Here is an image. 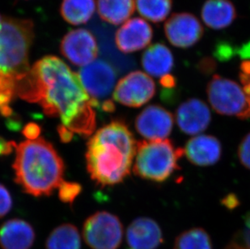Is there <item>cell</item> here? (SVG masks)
I'll use <instances>...</instances> for the list:
<instances>
[{"label": "cell", "instance_id": "obj_4", "mask_svg": "<svg viewBox=\"0 0 250 249\" xmlns=\"http://www.w3.org/2000/svg\"><path fill=\"white\" fill-rule=\"evenodd\" d=\"M35 37L31 20L3 17L0 31V74L15 77L29 71V51Z\"/></svg>", "mask_w": 250, "mask_h": 249}, {"label": "cell", "instance_id": "obj_16", "mask_svg": "<svg viewBox=\"0 0 250 249\" xmlns=\"http://www.w3.org/2000/svg\"><path fill=\"white\" fill-rule=\"evenodd\" d=\"M184 155L193 165L200 167L210 166L220 160L222 145L215 137L207 134L197 135L187 142Z\"/></svg>", "mask_w": 250, "mask_h": 249}, {"label": "cell", "instance_id": "obj_3", "mask_svg": "<svg viewBox=\"0 0 250 249\" xmlns=\"http://www.w3.org/2000/svg\"><path fill=\"white\" fill-rule=\"evenodd\" d=\"M15 181L33 197L50 196L63 181V161L52 144L39 138L17 145Z\"/></svg>", "mask_w": 250, "mask_h": 249}, {"label": "cell", "instance_id": "obj_31", "mask_svg": "<svg viewBox=\"0 0 250 249\" xmlns=\"http://www.w3.org/2000/svg\"><path fill=\"white\" fill-rule=\"evenodd\" d=\"M41 131H42V129L38 124L30 123H28L24 127L22 133L28 140H36V139H39L38 137L40 135Z\"/></svg>", "mask_w": 250, "mask_h": 249}, {"label": "cell", "instance_id": "obj_26", "mask_svg": "<svg viewBox=\"0 0 250 249\" xmlns=\"http://www.w3.org/2000/svg\"><path fill=\"white\" fill-rule=\"evenodd\" d=\"M59 199L64 203L71 205L81 193L82 187L78 183L62 181L59 187Z\"/></svg>", "mask_w": 250, "mask_h": 249}, {"label": "cell", "instance_id": "obj_24", "mask_svg": "<svg viewBox=\"0 0 250 249\" xmlns=\"http://www.w3.org/2000/svg\"><path fill=\"white\" fill-rule=\"evenodd\" d=\"M172 0H136V7L142 17L153 23H161L172 10Z\"/></svg>", "mask_w": 250, "mask_h": 249}, {"label": "cell", "instance_id": "obj_20", "mask_svg": "<svg viewBox=\"0 0 250 249\" xmlns=\"http://www.w3.org/2000/svg\"><path fill=\"white\" fill-rule=\"evenodd\" d=\"M135 10V0H97V12L101 19L113 25L123 24Z\"/></svg>", "mask_w": 250, "mask_h": 249}, {"label": "cell", "instance_id": "obj_7", "mask_svg": "<svg viewBox=\"0 0 250 249\" xmlns=\"http://www.w3.org/2000/svg\"><path fill=\"white\" fill-rule=\"evenodd\" d=\"M83 237L92 249H118L123 239V226L118 216L98 211L85 220Z\"/></svg>", "mask_w": 250, "mask_h": 249}, {"label": "cell", "instance_id": "obj_27", "mask_svg": "<svg viewBox=\"0 0 250 249\" xmlns=\"http://www.w3.org/2000/svg\"><path fill=\"white\" fill-rule=\"evenodd\" d=\"M238 157L241 164L250 170V133L246 134L239 145Z\"/></svg>", "mask_w": 250, "mask_h": 249}, {"label": "cell", "instance_id": "obj_14", "mask_svg": "<svg viewBox=\"0 0 250 249\" xmlns=\"http://www.w3.org/2000/svg\"><path fill=\"white\" fill-rule=\"evenodd\" d=\"M176 121L179 129L185 134L197 135L208 129L211 114L208 104L199 99L187 100L177 108Z\"/></svg>", "mask_w": 250, "mask_h": 249}, {"label": "cell", "instance_id": "obj_29", "mask_svg": "<svg viewBox=\"0 0 250 249\" xmlns=\"http://www.w3.org/2000/svg\"><path fill=\"white\" fill-rule=\"evenodd\" d=\"M240 79L244 91L250 101V61H244L241 64Z\"/></svg>", "mask_w": 250, "mask_h": 249}, {"label": "cell", "instance_id": "obj_33", "mask_svg": "<svg viewBox=\"0 0 250 249\" xmlns=\"http://www.w3.org/2000/svg\"><path fill=\"white\" fill-rule=\"evenodd\" d=\"M58 132H59L60 139L63 143H69L73 138L74 134L69 129H66V127L62 125V124L58 127Z\"/></svg>", "mask_w": 250, "mask_h": 249}, {"label": "cell", "instance_id": "obj_15", "mask_svg": "<svg viewBox=\"0 0 250 249\" xmlns=\"http://www.w3.org/2000/svg\"><path fill=\"white\" fill-rule=\"evenodd\" d=\"M128 249H157L164 242L161 227L155 220L139 217L126 230Z\"/></svg>", "mask_w": 250, "mask_h": 249}, {"label": "cell", "instance_id": "obj_13", "mask_svg": "<svg viewBox=\"0 0 250 249\" xmlns=\"http://www.w3.org/2000/svg\"><path fill=\"white\" fill-rule=\"evenodd\" d=\"M153 31L151 25L141 18H133L118 28L115 43L123 54H130L146 48L151 43Z\"/></svg>", "mask_w": 250, "mask_h": 249}, {"label": "cell", "instance_id": "obj_8", "mask_svg": "<svg viewBox=\"0 0 250 249\" xmlns=\"http://www.w3.org/2000/svg\"><path fill=\"white\" fill-rule=\"evenodd\" d=\"M156 94V84L149 75L133 71L119 80L113 91L114 101L123 105L139 108L151 101Z\"/></svg>", "mask_w": 250, "mask_h": 249}, {"label": "cell", "instance_id": "obj_23", "mask_svg": "<svg viewBox=\"0 0 250 249\" xmlns=\"http://www.w3.org/2000/svg\"><path fill=\"white\" fill-rule=\"evenodd\" d=\"M173 249H213L212 241L203 228H191L176 238Z\"/></svg>", "mask_w": 250, "mask_h": 249}, {"label": "cell", "instance_id": "obj_28", "mask_svg": "<svg viewBox=\"0 0 250 249\" xmlns=\"http://www.w3.org/2000/svg\"><path fill=\"white\" fill-rule=\"evenodd\" d=\"M12 207V196L7 188L0 184V218L8 214Z\"/></svg>", "mask_w": 250, "mask_h": 249}, {"label": "cell", "instance_id": "obj_12", "mask_svg": "<svg viewBox=\"0 0 250 249\" xmlns=\"http://www.w3.org/2000/svg\"><path fill=\"white\" fill-rule=\"evenodd\" d=\"M167 40L177 48H189L195 45L203 35V25L194 15L176 13L165 24Z\"/></svg>", "mask_w": 250, "mask_h": 249}, {"label": "cell", "instance_id": "obj_1", "mask_svg": "<svg viewBox=\"0 0 250 249\" xmlns=\"http://www.w3.org/2000/svg\"><path fill=\"white\" fill-rule=\"evenodd\" d=\"M16 81L21 99L39 104L45 115L60 118L72 134L87 137L94 132L97 118L92 100L78 74L59 57H43Z\"/></svg>", "mask_w": 250, "mask_h": 249}, {"label": "cell", "instance_id": "obj_25", "mask_svg": "<svg viewBox=\"0 0 250 249\" xmlns=\"http://www.w3.org/2000/svg\"><path fill=\"white\" fill-rule=\"evenodd\" d=\"M13 75L0 74V114L5 118L12 115L10 104L17 97V81Z\"/></svg>", "mask_w": 250, "mask_h": 249}, {"label": "cell", "instance_id": "obj_37", "mask_svg": "<svg viewBox=\"0 0 250 249\" xmlns=\"http://www.w3.org/2000/svg\"><path fill=\"white\" fill-rule=\"evenodd\" d=\"M204 65L202 66V70H204V71H212L213 68H214V62L212 60H210V59H207V60H203V62Z\"/></svg>", "mask_w": 250, "mask_h": 249}, {"label": "cell", "instance_id": "obj_18", "mask_svg": "<svg viewBox=\"0 0 250 249\" xmlns=\"http://www.w3.org/2000/svg\"><path fill=\"white\" fill-rule=\"evenodd\" d=\"M172 52L162 43H156L146 49L142 56V66L146 73L156 78L169 75L173 68Z\"/></svg>", "mask_w": 250, "mask_h": 249}, {"label": "cell", "instance_id": "obj_36", "mask_svg": "<svg viewBox=\"0 0 250 249\" xmlns=\"http://www.w3.org/2000/svg\"><path fill=\"white\" fill-rule=\"evenodd\" d=\"M224 249H250V246L247 244H243L238 241H231Z\"/></svg>", "mask_w": 250, "mask_h": 249}, {"label": "cell", "instance_id": "obj_22", "mask_svg": "<svg viewBox=\"0 0 250 249\" xmlns=\"http://www.w3.org/2000/svg\"><path fill=\"white\" fill-rule=\"evenodd\" d=\"M45 249H81V237L78 228L71 224L57 227L48 236Z\"/></svg>", "mask_w": 250, "mask_h": 249}, {"label": "cell", "instance_id": "obj_19", "mask_svg": "<svg viewBox=\"0 0 250 249\" xmlns=\"http://www.w3.org/2000/svg\"><path fill=\"white\" fill-rule=\"evenodd\" d=\"M202 19L212 29H223L236 18V8L230 0H207L202 7Z\"/></svg>", "mask_w": 250, "mask_h": 249}, {"label": "cell", "instance_id": "obj_34", "mask_svg": "<svg viewBox=\"0 0 250 249\" xmlns=\"http://www.w3.org/2000/svg\"><path fill=\"white\" fill-rule=\"evenodd\" d=\"M160 83L162 85V87L172 88V87H174L176 86L177 80H176L173 75L169 74V75H165L164 77L161 78Z\"/></svg>", "mask_w": 250, "mask_h": 249}, {"label": "cell", "instance_id": "obj_17", "mask_svg": "<svg viewBox=\"0 0 250 249\" xmlns=\"http://www.w3.org/2000/svg\"><path fill=\"white\" fill-rule=\"evenodd\" d=\"M36 234L28 222L12 219L0 227V247L2 249H30Z\"/></svg>", "mask_w": 250, "mask_h": 249}, {"label": "cell", "instance_id": "obj_30", "mask_svg": "<svg viewBox=\"0 0 250 249\" xmlns=\"http://www.w3.org/2000/svg\"><path fill=\"white\" fill-rule=\"evenodd\" d=\"M233 49L227 43H220L216 48L215 56L220 61H228L233 56Z\"/></svg>", "mask_w": 250, "mask_h": 249}, {"label": "cell", "instance_id": "obj_21", "mask_svg": "<svg viewBox=\"0 0 250 249\" xmlns=\"http://www.w3.org/2000/svg\"><path fill=\"white\" fill-rule=\"evenodd\" d=\"M95 0H62L60 13L65 21L72 25L86 24L94 14Z\"/></svg>", "mask_w": 250, "mask_h": 249}, {"label": "cell", "instance_id": "obj_32", "mask_svg": "<svg viewBox=\"0 0 250 249\" xmlns=\"http://www.w3.org/2000/svg\"><path fill=\"white\" fill-rule=\"evenodd\" d=\"M16 147L17 144L15 142L7 141L2 137H0V156L10 155Z\"/></svg>", "mask_w": 250, "mask_h": 249}, {"label": "cell", "instance_id": "obj_35", "mask_svg": "<svg viewBox=\"0 0 250 249\" xmlns=\"http://www.w3.org/2000/svg\"><path fill=\"white\" fill-rule=\"evenodd\" d=\"M241 59H245L246 61H250V40L245 43L237 51Z\"/></svg>", "mask_w": 250, "mask_h": 249}, {"label": "cell", "instance_id": "obj_5", "mask_svg": "<svg viewBox=\"0 0 250 249\" xmlns=\"http://www.w3.org/2000/svg\"><path fill=\"white\" fill-rule=\"evenodd\" d=\"M184 155V149L176 148L168 139L140 141L133 171L136 176L154 182H164L178 167V160Z\"/></svg>", "mask_w": 250, "mask_h": 249}, {"label": "cell", "instance_id": "obj_6", "mask_svg": "<svg viewBox=\"0 0 250 249\" xmlns=\"http://www.w3.org/2000/svg\"><path fill=\"white\" fill-rule=\"evenodd\" d=\"M207 92L210 105L218 113L243 120L250 118V100L243 87L233 80L214 75Z\"/></svg>", "mask_w": 250, "mask_h": 249}, {"label": "cell", "instance_id": "obj_38", "mask_svg": "<svg viewBox=\"0 0 250 249\" xmlns=\"http://www.w3.org/2000/svg\"><path fill=\"white\" fill-rule=\"evenodd\" d=\"M2 21H3V17H2L1 14H0V31H1V28H2Z\"/></svg>", "mask_w": 250, "mask_h": 249}, {"label": "cell", "instance_id": "obj_9", "mask_svg": "<svg viewBox=\"0 0 250 249\" xmlns=\"http://www.w3.org/2000/svg\"><path fill=\"white\" fill-rule=\"evenodd\" d=\"M79 77L90 98L97 101L106 99L113 92L117 73L108 62L98 59L79 71Z\"/></svg>", "mask_w": 250, "mask_h": 249}, {"label": "cell", "instance_id": "obj_10", "mask_svg": "<svg viewBox=\"0 0 250 249\" xmlns=\"http://www.w3.org/2000/svg\"><path fill=\"white\" fill-rule=\"evenodd\" d=\"M60 51L75 66H87L98 55L97 39L87 29H73L62 39Z\"/></svg>", "mask_w": 250, "mask_h": 249}, {"label": "cell", "instance_id": "obj_2", "mask_svg": "<svg viewBox=\"0 0 250 249\" xmlns=\"http://www.w3.org/2000/svg\"><path fill=\"white\" fill-rule=\"evenodd\" d=\"M136 150L137 144L127 125L122 121H113L87 142V172L100 186L121 183L130 175Z\"/></svg>", "mask_w": 250, "mask_h": 249}, {"label": "cell", "instance_id": "obj_11", "mask_svg": "<svg viewBox=\"0 0 250 249\" xmlns=\"http://www.w3.org/2000/svg\"><path fill=\"white\" fill-rule=\"evenodd\" d=\"M174 123V118L169 111L158 104L144 108L135 119V129L144 139L149 141L165 140L169 136Z\"/></svg>", "mask_w": 250, "mask_h": 249}]
</instances>
